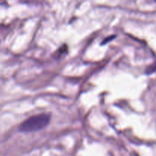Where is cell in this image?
<instances>
[{"instance_id":"6da1fadb","label":"cell","mask_w":156,"mask_h":156,"mask_svg":"<svg viewBox=\"0 0 156 156\" xmlns=\"http://www.w3.org/2000/svg\"><path fill=\"white\" fill-rule=\"evenodd\" d=\"M50 116L47 114L32 116L24 120L19 126V130L24 133H31L41 130L49 124Z\"/></svg>"},{"instance_id":"7a4b0ae2","label":"cell","mask_w":156,"mask_h":156,"mask_svg":"<svg viewBox=\"0 0 156 156\" xmlns=\"http://www.w3.org/2000/svg\"><path fill=\"white\" fill-rule=\"evenodd\" d=\"M114 37H115V36H111V37H110V38H107V39H105V41H103V44H105V43L107 42V41H111V40H112L113 38Z\"/></svg>"}]
</instances>
